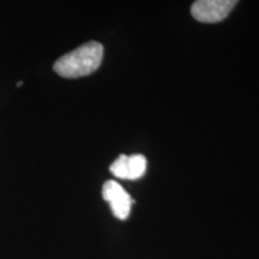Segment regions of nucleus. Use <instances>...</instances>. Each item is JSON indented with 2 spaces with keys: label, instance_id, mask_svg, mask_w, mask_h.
<instances>
[{
  "label": "nucleus",
  "instance_id": "obj_4",
  "mask_svg": "<svg viewBox=\"0 0 259 259\" xmlns=\"http://www.w3.org/2000/svg\"><path fill=\"white\" fill-rule=\"evenodd\" d=\"M147 158L143 155H120L111 164L109 170L113 176L120 179L136 180L144 176L147 171Z\"/></svg>",
  "mask_w": 259,
  "mask_h": 259
},
{
  "label": "nucleus",
  "instance_id": "obj_3",
  "mask_svg": "<svg viewBox=\"0 0 259 259\" xmlns=\"http://www.w3.org/2000/svg\"><path fill=\"white\" fill-rule=\"evenodd\" d=\"M102 197L106 202L109 203L116 219L126 220L128 218L134 200L120 184L114 180L106 181L102 187Z\"/></svg>",
  "mask_w": 259,
  "mask_h": 259
},
{
  "label": "nucleus",
  "instance_id": "obj_1",
  "mask_svg": "<svg viewBox=\"0 0 259 259\" xmlns=\"http://www.w3.org/2000/svg\"><path fill=\"white\" fill-rule=\"evenodd\" d=\"M102 45L90 41L58 59L53 69L64 78H79L95 72L102 63Z\"/></svg>",
  "mask_w": 259,
  "mask_h": 259
},
{
  "label": "nucleus",
  "instance_id": "obj_2",
  "mask_svg": "<svg viewBox=\"0 0 259 259\" xmlns=\"http://www.w3.org/2000/svg\"><path fill=\"white\" fill-rule=\"evenodd\" d=\"M238 2L235 0H198L191 8V15L202 23H219L228 17Z\"/></svg>",
  "mask_w": 259,
  "mask_h": 259
}]
</instances>
